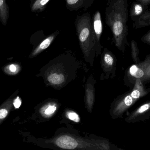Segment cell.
I'll list each match as a JSON object with an SVG mask.
<instances>
[{"label":"cell","mask_w":150,"mask_h":150,"mask_svg":"<svg viewBox=\"0 0 150 150\" xmlns=\"http://www.w3.org/2000/svg\"><path fill=\"white\" fill-rule=\"evenodd\" d=\"M127 0H108L105 11V21L112 32L116 45L124 48L127 42L128 28Z\"/></svg>","instance_id":"obj_1"},{"label":"cell","mask_w":150,"mask_h":150,"mask_svg":"<svg viewBox=\"0 0 150 150\" xmlns=\"http://www.w3.org/2000/svg\"><path fill=\"white\" fill-rule=\"evenodd\" d=\"M50 142L63 150H110L107 141L85 139L69 134L58 136Z\"/></svg>","instance_id":"obj_2"},{"label":"cell","mask_w":150,"mask_h":150,"mask_svg":"<svg viewBox=\"0 0 150 150\" xmlns=\"http://www.w3.org/2000/svg\"><path fill=\"white\" fill-rule=\"evenodd\" d=\"M148 93V91L145 90L140 79H137L133 89L124 94L116 102L113 113L117 117L122 115L133 106L139 99Z\"/></svg>","instance_id":"obj_3"},{"label":"cell","mask_w":150,"mask_h":150,"mask_svg":"<svg viewBox=\"0 0 150 150\" xmlns=\"http://www.w3.org/2000/svg\"><path fill=\"white\" fill-rule=\"evenodd\" d=\"M127 76L133 89L136 80L140 79L143 84L150 82V54L146 56L144 61L131 66L128 69Z\"/></svg>","instance_id":"obj_4"},{"label":"cell","mask_w":150,"mask_h":150,"mask_svg":"<svg viewBox=\"0 0 150 150\" xmlns=\"http://www.w3.org/2000/svg\"><path fill=\"white\" fill-rule=\"evenodd\" d=\"M150 116V100L144 103L130 113L125 120L128 123H134L144 120Z\"/></svg>","instance_id":"obj_5"},{"label":"cell","mask_w":150,"mask_h":150,"mask_svg":"<svg viewBox=\"0 0 150 150\" xmlns=\"http://www.w3.org/2000/svg\"><path fill=\"white\" fill-rule=\"evenodd\" d=\"M95 0H64L65 6L70 11L87 10L91 7Z\"/></svg>","instance_id":"obj_6"},{"label":"cell","mask_w":150,"mask_h":150,"mask_svg":"<svg viewBox=\"0 0 150 150\" xmlns=\"http://www.w3.org/2000/svg\"><path fill=\"white\" fill-rule=\"evenodd\" d=\"M18 92L13 93L0 105V125L5 120L15 107L16 96Z\"/></svg>","instance_id":"obj_7"},{"label":"cell","mask_w":150,"mask_h":150,"mask_svg":"<svg viewBox=\"0 0 150 150\" xmlns=\"http://www.w3.org/2000/svg\"><path fill=\"white\" fill-rule=\"evenodd\" d=\"M148 8L147 5L134 1L130 7L129 17L134 23L135 22L148 10Z\"/></svg>","instance_id":"obj_8"},{"label":"cell","mask_w":150,"mask_h":150,"mask_svg":"<svg viewBox=\"0 0 150 150\" xmlns=\"http://www.w3.org/2000/svg\"><path fill=\"white\" fill-rule=\"evenodd\" d=\"M93 30L98 39L99 38L103 31V23L101 19V14L99 11L97 10L93 14L92 18Z\"/></svg>","instance_id":"obj_9"},{"label":"cell","mask_w":150,"mask_h":150,"mask_svg":"<svg viewBox=\"0 0 150 150\" xmlns=\"http://www.w3.org/2000/svg\"><path fill=\"white\" fill-rule=\"evenodd\" d=\"M51 0H30V9L34 13L43 12Z\"/></svg>","instance_id":"obj_10"},{"label":"cell","mask_w":150,"mask_h":150,"mask_svg":"<svg viewBox=\"0 0 150 150\" xmlns=\"http://www.w3.org/2000/svg\"><path fill=\"white\" fill-rule=\"evenodd\" d=\"M133 26L135 29L150 26V11L147 10L137 21L133 23Z\"/></svg>","instance_id":"obj_11"},{"label":"cell","mask_w":150,"mask_h":150,"mask_svg":"<svg viewBox=\"0 0 150 150\" xmlns=\"http://www.w3.org/2000/svg\"><path fill=\"white\" fill-rule=\"evenodd\" d=\"M9 16V8L6 0H0V21L4 25H7Z\"/></svg>","instance_id":"obj_12"},{"label":"cell","mask_w":150,"mask_h":150,"mask_svg":"<svg viewBox=\"0 0 150 150\" xmlns=\"http://www.w3.org/2000/svg\"><path fill=\"white\" fill-rule=\"evenodd\" d=\"M4 73L8 76H16L18 74L22 69L20 64L12 63L6 65L2 69Z\"/></svg>","instance_id":"obj_13"},{"label":"cell","mask_w":150,"mask_h":150,"mask_svg":"<svg viewBox=\"0 0 150 150\" xmlns=\"http://www.w3.org/2000/svg\"><path fill=\"white\" fill-rule=\"evenodd\" d=\"M56 33H54V34L51 35L50 37H48L47 38L45 39L44 41H42L41 44L38 47L32 54L31 57L35 56L42 50H45V49L47 48L51 45V43L54 39Z\"/></svg>","instance_id":"obj_14"},{"label":"cell","mask_w":150,"mask_h":150,"mask_svg":"<svg viewBox=\"0 0 150 150\" xmlns=\"http://www.w3.org/2000/svg\"><path fill=\"white\" fill-rule=\"evenodd\" d=\"M131 48V56L135 64H138L140 62L139 59V50L137 43L134 40H131L130 42Z\"/></svg>","instance_id":"obj_15"},{"label":"cell","mask_w":150,"mask_h":150,"mask_svg":"<svg viewBox=\"0 0 150 150\" xmlns=\"http://www.w3.org/2000/svg\"><path fill=\"white\" fill-rule=\"evenodd\" d=\"M57 108V106L55 105H47L41 108L40 110V113L44 117L49 118L55 113Z\"/></svg>","instance_id":"obj_16"},{"label":"cell","mask_w":150,"mask_h":150,"mask_svg":"<svg viewBox=\"0 0 150 150\" xmlns=\"http://www.w3.org/2000/svg\"><path fill=\"white\" fill-rule=\"evenodd\" d=\"M65 79V76L63 74L55 73L48 76L47 80L53 84L59 85L64 82Z\"/></svg>","instance_id":"obj_17"},{"label":"cell","mask_w":150,"mask_h":150,"mask_svg":"<svg viewBox=\"0 0 150 150\" xmlns=\"http://www.w3.org/2000/svg\"><path fill=\"white\" fill-rule=\"evenodd\" d=\"M66 116L68 119L74 122L78 123L80 122V119L79 115L74 111H70L67 112Z\"/></svg>","instance_id":"obj_18"},{"label":"cell","mask_w":150,"mask_h":150,"mask_svg":"<svg viewBox=\"0 0 150 150\" xmlns=\"http://www.w3.org/2000/svg\"><path fill=\"white\" fill-rule=\"evenodd\" d=\"M104 60L108 66H112L114 63V59L112 56L109 54H106L104 56Z\"/></svg>","instance_id":"obj_19"},{"label":"cell","mask_w":150,"mask_h":150,"mask_svg":"<svg viewBox=\"0 0 150 150\" xmlns=\"http://www.w3.org/2000/svg\"><path fill=\"white\" fill-rule=\"evenodd\" d=\"M141 40L144 44L150 45V30L144 34L141 38Z\"/></svg>","instance_id":"obj_20"},{"label":"cell","mask_w":150,"mask_h":150,"mask_svg":"<svg viewBox=\"0 0 150 150\" xmlns=\"http://www.w3.org/2000/svg\"><path fill=\"white\" fill-rule=\"evenodd\" d=\"M136 1L141 3L143 4L149 6L150 4V0H135Z\"/></svg>","instance_id":"obj_21"},{"label":"cell","mask_w":150,"mask_h":150,"mask_svg":"<svg viewBox=\"0 0 150 150\" xmlns=\"http://www.w3.org/2000/svg\"><path fill=\"white\" fill-rule=\"evenodd\" d=\"M14 1H15V0H14Z\"/></svg>","instance_id":"obj_22"}]
</instances>
